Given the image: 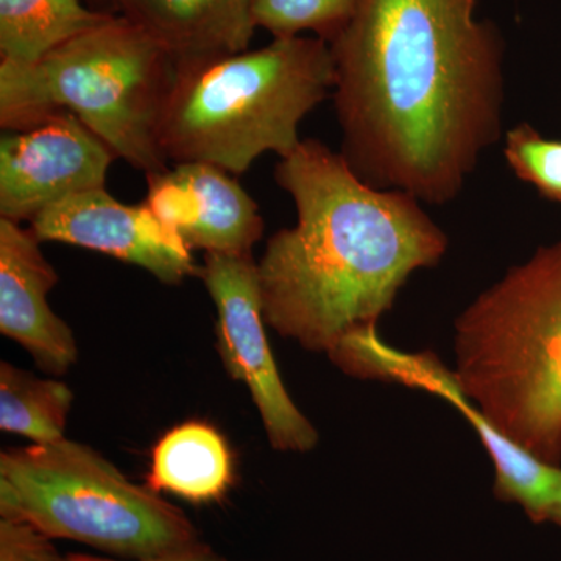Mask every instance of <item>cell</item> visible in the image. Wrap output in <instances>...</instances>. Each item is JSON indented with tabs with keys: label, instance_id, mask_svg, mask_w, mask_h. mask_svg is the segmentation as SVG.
Instances as JSON below:
<instances>
[{
	"label": "cell",
	"instance_id": "20",
	"mask_svg": "<svg viewBox=\"0 0 561 561\" xmlns=\"http://www.w3.org/2000/svg\"><path fill=\"white\" fill-rule=\"evenodd\" d=\"M70 561H128V560H119L113 559V557H101V556H91V553H69ZM146 561H231L225 559V557L219 556L206 546L205 542H201V545L194 546V548L186 549V551H181L176 553H172V556L161 557V559L154 560H146Z\"/></svg>",
	"mask_w": 561,
	"mask_h": 561
},
{
	"label": "cell",
	"instance_id": "22",
	"mask_svg": "<svg viewBox=\"0 0 561 561\" xmlns=\"http://www.w3.org/2000/svg\"><path fill=\"white\" fill-rule=\"evenodd\" d=\"M90 2H94L102 9H110L111 13H114L113 10H117V0H90Z\"/></svg>",
	"mask_w": 561,
	"mask_h": 561
},
{
	"label": "cell",
	"instance_id": "4",
	"mask_svg": "<svg viewBox=\"0 0 561 561\" xmlns=\"http://www.w3.org/2000/svg\"><path fill=\"white\" fill-rule=\"evenodd\" d=\"M454 353V375L479 412L560 467L561 241L512 267L460 313Z\"/></svg>",
	"mask_w": 561,
	"mask_h": 561
},
{
	"label": "cell",
	"instance_id": "10",
	"mask_svg": "<svg viewBox=\"0 0 561 561\" xmlns=\"http://www.w3.org/2000/svg\"><path fill=\"white\" fill-rule=\"evenodd\" d=\"M142 203L190 250L251 253L264 232L260 206L234 175L208 162H181L146 175Z\"/></svg>",
	"mask_w": 561,
	"mask_h": 561
},
{
	"label": "cell",
	"instance_id": "14",
	"mask_svg": "<svg viewBox=\"0 0 561 561\" xmlns=\"http://www.w3.org/2000/svg\"><path fill=\"white\" fill-rule=\"evenodd\" d=\"M234 482V460L224 435L202 421L179 424L153 446L147 486L191 504H213Z\"/></svg>",
	"mask_w": 561,
	"mask_h": 561
},
{
	"label": "cell",
	"instance_id": "3",
	"mask_svg": "<svg viewBox=\"0 0 561 561\" xmlns=\"http://www.w3.org/2000/svg\"><path fill=\"white\" fill-rule=\"evenodd\" d=\"M328 41L286 36L257 50L176 65L160 124L165 161L208 162L231 175L262 153L287 157L300 124L334 91Z\"/></svg>",
	"mask_w": 561,
	"mask_h": 561
},
{
	"label": "cell",
	"instance_id": "17",
	"mask_svg": "<svg viewBox=\"0 0 561 561\" xmlns=\"http://www.w3.org/2000/svg\"><path fill=\"white\" fill-rule=\"evenodd\" d=\"M362 0H253V20L275 38L316 33L332 43L353 20Z\"/></svg>",
	"mask_w": 561,
	"mask_h": 561
},
{
	"label": "cell",
	"instance_id": "7",
	"mask_svg": "<svg viewBox=\"0 0 561 561\" xmlns=\"http://www.w3.org/2000/svg\"><path fill=\"white\" fill-rule=\"evenodd\" d=\"M201 276L217 311V351L245 383L276 451L309 453L319 432L295 405L265 334L257 262L251 253H205Z\"/></svg>",
	"mask_w": 561,
	"mask_h": 561
},
{
	"label": "cell",
	"instance_id": "8",
	"mask_svg": "<svg viewBox=\"0 0 561 561\" xmlns=\"http://www.w3.org/2000/svg\"><path fill=\"white\" fill-rule=\"evenodd\" d=\"M113 150L69 111L0 138V217L32 221L55 203L105 187Z\"/></svg>",
	"mask_w": 561,
	"mask_h": 561
},
{
	"label": "cell",
	"instance_id": "13",
	"mask_svg": "<svg viewBox=\"0 0 561 561\" xmlns=\"http://www.w3.org/2000/svg\"><path fill=\"white\" fill-rule=\"evenodd\" d=\"M117 11L175 65L247 51L257 28L253 0H117Z\"/></svg>",
	"mask_w": 561,
	"mask_h": 561
},
{
	"label": "cell",
	"instance_id": "19",
	"mask_svg": "<svg viewBox=\"0 0 561 561\" xmlns=\"http://www.w3.org/2000/svg\"><path fill=\"white\" fill-rule=\"evenodd\" d=\"M0 561H70L61 556L54 540L18 519H0Z\"/></svg>",
	"mask_w": 561,
	"mask_h": 561
},
{
	"label": "cell",
	"instance_id": "16",
	"mask_svg": "<svg viewBox=\"0 0 561 561\" xmlns=\"http://www.w3.org/2000/svg\"><path fill=\"white\" fill-rule=\"evenodd\" d=\"M72 390L57 379L36 378L32 373L0 364V430L33 443L65 438L72 408Z\"/></svg>",
	"mask_w": 561,
	"mask_h": 561
},
{
	"label": "cell",
	"instance_id": "9",
	"mask_svg": "<svg viewBox=\"0 0 561 561\" xmlns=\"http://www.w3.org/2000/svg\"><path fill=\"white\" fill-rule=\"evenodd\" d=\"M31 231L39 242L70 243L138 265L169 286L201 276L192 250L146 203L125 205L105 187L55 203L31 221Z\"/></svg>",
	"mask_w": 561,
	"mask_h": 561
},
{
	"label": "cell",
	"instance_id": "15",
	"mask_svg": "<svg viewBox=\"0 0 561 561\" xmlns=\"http://www.w3.org/2000/svg\"><path fill=\"white\" fill-rule=\"evenodd\" d=\"M111 14L81 0H0V61L35 65Z\"/></svg>",
	"mask_w": 561,
	"mask_h": 561
},
{
	"label": "cell",
	"instance_id": "18",
	"mask_svg": "<svg viewBox=\"0 0 561 561\" xmlns=\"http://www.w3.org/2000/svg\"><path fill=\"white\" fill-rule=\"evenodd\" d=\"M504 158L519 180L561 203V140L545 138L529 124L516 125L505 135Z\"/></svg>",
	"mask_w": 561,
	"mask_h": 561
},
{
	"label": "cell",
	"instance_id": "12",
	"mask_svg": "<svg viewBox=\"0 0 561 561\" xmlns=\"http://www.w3.org/2000/svg\"><path fill=\"white\" fill-rule=\"evenodd\" d=\"M389 381L430 390L459 409L479 437L494 465V496L522 505L530 522H549L561 490V468L546 463L497 431L461 389L454 371L443 367L431 353L391 356Z\"/></svg>",
	"mask_w": 561,
	"mask_h": 561
},
{
	"label": "cell",
	"instance_id": "11",
	"mask_svg": "<svg viewBox=\"0 0 561 561\" xmlns=\"http://www.w3.org/2000/svg\"><path fill=\"white\" fill-rule=\"evenodd\" d=\"M39 241L18 221L0 217V332L20 343L50 375H65L79 357L69 324L49 306L58 273Z\"/></svg>",
	"mask_w": 561,
	"mask_h": 561
},
{
	"label": "cell",
	"instance_id": "5",
	"mask_svg": "<svg viewBox=\"0 0 561 561\" xmlns=\"http://www.w3.org/2000/svg\"><path fill=\"white\" fill-rule=\"evenodd\" d=\"M175 70L157 41L114 13L35 65L0 61V127L27 130L69 111L116 157L161 172L158 124Z\"/></svg>",
	"mask_w": 561,
	"mask_h": 561
},
{
	"label": "cell",
	"instance_id": "21",
	"mask_svg": "<svg viewBox=\"0 0 561 561\" xmlns=\"http://www.w3.org/2000/svg\"><path fill=\"white\" fill-rule=\"evenodd\" d=\"M549 522L556 523L557 526L561 527V490L559 496H557L556 504H553L551 516H549Z\"/></svg>",
	"mask_w": 561,
	"mask_h": 561
},
{
	"label": "cell",
	"instance_id": "2",
	"mask_svg": "<svg viewBox=\"0 0 561 561\" xmlns=\"http://www.w3.org/2000/svg\"><path fill=\"white\" fill-rule=\"evenodd\" d=\"M297 225L268 239L257 262L267 327L331 356L375 330L413 272L448 251V236L408 192L362 181L341 151L302 139L275 169Z\"/></svg>",
	"mask_w": 561,
	"mask_h": 561
},
{
	"label": "cell",
	"instance_id": "6",
	"mask_svg": "<svg viewBox=\"0 0 561 561\" xmlns=\"http://www.w3.org/2000/svg\"><path fill=\"white\" fill-rule=\"evenodd\" d=\"M0 518L128 561L161 559L203 542L181 508L66 437L0 453Z\"/></svg>",
	"mask_w": 561,
	"mask_h": 561
},
{
	"label": "cell",
	"instance_id": "1",
	"mask_svg": "<svg viewBox=\"0 0 561 561\" xmlns=\"http://www.w3.org/2000/svg\"><path fill=\"white\" fill-rule=\"evenodd\" d=\"M476 0H362L332 43L342 157L378 190L456 201L501 138L504 46Z\"/></svg>",
	"mask_w": 561,
	"mask_h": 561
}]
</instances>
